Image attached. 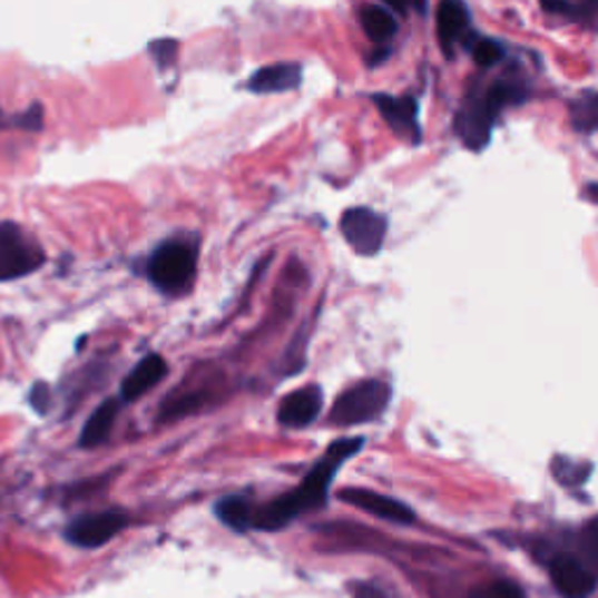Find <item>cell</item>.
Listing matches in <instances>:
<instances>
[{
	"label": "cell",
	"instance_id": "obj_14",
	"mask_svg": "<svg viewBox=\"0 0 598 598\" xmlns=\"http://www.w3.org/2000/svg\"><path fill=\"white\" fill-rule=\"evenodd\" d=\"M166 370H169V367H166V361L161 355H157V353L146 355L127 374V379L122 381V391H119V395H122L125 402H134V400L143 398L166 376Z\"/></svg>",
	"mask_w": 598,
	"mask_h": 598
},
{
	"label": "cell",
	"instance_id": "obj_24",
	"mask_svg": "<svg viewBox=\"0 0 598 598\" xmlns=\"http://www.w3.org/2000/svg\"><path fill=\"white\" fill-rule=\"evenodd\" d=\"M353 598H393L391 594H386L384 589H379L374 585H361L355 589V596Z\"/></svg>",
	"mask_w": 598,
	"mask_h": 598
},
{
	"label": "cell",
	"instance_id": "obj_25",
	"mask_svg": "<svg viewBox=\"0 0 598 598\" xmlns=\"http://www.w3.org/2000/svg\"><path fill=\"white\" fill-rule=\"evenodd\" d=\"M6 125H12V127H17V117H12V119H8L3 112H0V127H6Z\"/></svg>",
	"mask_w": 598,
	"mask_h": 598
},
{
	"label": "cell",
	"instance_id": "obj_20",
	"mask_svg": "<svg viewBox=\"0 0 598 598\" xmlns=\"http://www.w3.org/2000/svg\"><path fill=\"white\" fill-rule=\"evenodd\" d=\"M148 50H150V55L155 57L157 66H159L161 70H166V68H171V66H174V61H176V57H178V40H169V38L155 40V42H150Z\"/></svg>",
	"mask_w": 598,
	"mask_h": 598
},
{
	"label": "cell",
	"instance_id": "obj_4",
	"mask_svg": "<svg viewBox=\"0 0 598 598\" xmlns=\"http://www.w3.org/2000/svg\"><path fill=\"white\" fill-rule=\"evenodd\" d=\"M391 402V386L379 379H367L344 391L332 404L330 423L361 425L379 419Z\"/></svg>",
	"mask_w": 598,
	"mask_h": 598
},
{
	"label": "cell",
	"instance_id": "obj_16",
	"mask_svg": "<svg viewBox=\"0 0 598 598\" xmlns=\"http://www.w3.org/2000/svg\"><path fill=\"white\" fill-rule=\"evenodd\" d=\"M361 23H363L367 38L376 45L391 42L398 33V19L393 17V12L379 8V6H363Z\"/></svg>",
	"mask_w": 598,
	"mask_h": 598
},
{
	"label": "cell",
	"instance_id": "obj_11",
	"mask_svg": "<svg viewBox=\"0 0 598 598\" xmlns=\"http://www.w3.org/2000/svg\"><path fill=\"white\" fill-rule=\"evenodd\" d=\"M342 500L351 502L353 508L365 510L367 514H374L379 519H386L393 523H412L414 521V512L404 506V502L381 496L367 489H346L342 491Z\"/></svg>",
	"mask_w": 598,
	"mask_h": 598
},
{
	"label": "cell",
	"instance_id": "obj_13",
	"mask_svg": "<svg viewBox=\"0 0 598 598\" xmlns=\"http://www.w3.org/2000/svg\"><path fill=\"white\" fill-rule=\"evenodd\" d=\"M300 85H302V63L288 61L255 70L251 80L246 82V89L253 94H283L297 89Z\"/></svg>",
	"mask_w": 598,
	"mask_h": 598
},
{
	"label": "cell",
	"instance_id": "obj_9",
	"mask_svg": "<svg viewBox=\"0 0 598 598\" xmlns=\"http://www.w3.org/2000/svg\"><path fill=\"white\" fill-rule=\"evenodd\" d=\"M372 104L386 119V125L406 143L419 146L423 138V129L419 122V104L414 97H393V94H374Z\"/></svg>",
	"mask_w": 598,
	"mask_h": 598
},
{
	"label": "cell",
	"instance_id": "obj_18",
	"mask_svg": "<svg viewBox=\"0 0 598 598\" xmlns=\"http://www.w3.org/2000/svg\"><path fill=\"white\" fill-rule=\"evenodd\" d=\"M570 119L572 129L580 134H594L598 127V97L596 91L589 89L580 94V99L570 104Z\"/></svg>",
	"mask_w": 598,
	"mask_h": 598
},
{
	"label": "cell",
	"instance_id": "obj_7",
	"mask_svg": "<svg viewBox=\"0 0 598 598\" xmlns=\"http://www.w3.org/2000/svg\"><path fill=\"white\" fill-rule=\"evenodd\" d=\"M127 523H129V517L119 510L85 514L68 526L66 540L82 549H97L110 542L117 533H122L127 529Z\"/></svg>",
	"mask_w": 598,
	"mask_h": 598
},
{
	"label": "cell",
	"instance_id": "obj_15",
	"mask_svg": "<svg viewBox=\"0 0 598 598\" xmlns=\"http://www.w3.org/2000/svg\"><path fill=\"white\" fill-rule=\"evenodd\" d=\"M117 410H119L117 400H106L104 404L97 406V412L87 419L82 433H80L82 449H94L110 438L115 419H117Z\"/></svg>",
	"mask_w": 598,
	"mask_h": 598
},
{
	"label": "cell",
	"instance_id": "obj_17",
	"mask_svg": "<svg viewBox=\"0 0 598 598\" xmlns=\"http://www.w3.org/2000/svg\"><path fill=\"white\" fill-rule=\"evenodd\" d=\"M215 514H218V519L234 531L253 529L255 510L244 496H229V498L218 500V506H215Z\"/></svg>",
	"mask_w": 598,
	"mask_h": 598
},
{
	"label": "cell",
	"instance_id": "obj_6",
	"mask_svg": "<svg viewBox=\"0 0 598 598\" xmlns=\"http://www.w3.org/2000/svg\"><path fill=\"white\" fill-rule=\"evenodd\" d=\"M342 234L357 255H376L386 242L389 220L372 208H349L342 215Z\"/></svg>",
	"mask_w": 598,
	"mask_h": 598
},
{
	"label": "cell",
	"instance_id": "obj_2",
	"mask_svg": "<svg viewBox=\"0 0 598 598\" xmlns=\"http://www.w3.org/2000/svg\"><path fill=\"white\" fill-rule=\"evenodd\" d=\"M526 99H529V85L523 78L512 76L496 80L489 89H474L457 112L453 131L465 148L480 153L489 146L500 112L510 106H521Z\"/></svg>",
	"mask_w": 598,
	"mask_h": 598
},
{
	"label": "cell",
	"instance_id": "obj_19",
	"mask_svg": "<svg viewBox=\"0 0 598 598\" xmlns=\"http://www.w3.org/2000/svg\"><path fill=\"white\" fill-rule=\"evenodd\" d=\"M468 50L472 52L474 63L482 66V68H491L506 59V47H502V42L491 40V38H474Z\"/></svg>",
	"mask_w": 598,
	"mask_h": 598
},
{
	"label": "cell",
	"instance_id": "obj_8",
	"mask_svg": "<svg viewBox=\"0 0 598 598\" xmlns=\"http://www.w3.org/2000/svg\"><path fill=\"white\" fill-rule=\"evenodd\" d=\"M438 38L444 57L453 59L459 47L463 45L465 50L477 38L472 33V21H470V8L465 6V0H440L438 6Z\"/></svg>",
	"mask_w": 598,
	"mask_h": 598
},
{
	"label": "cell",
	"instance_id": "obj_1",
	"mask_svg": "<svg viewBox=\"0 0 598 598\" xmlns=\"http://www.w3.org/2000/svg\"><path fill=\"white\" fill-rule=\"evenodd\" d=\"M363 442H365L363 438H346V440L332 442L325 451V457L304 477L300 489L272 500L265 510L253 517V529L276 531V529H283V526H288L295 517L323 508L334 474L340 472V465L344 461H349L357 451H361Z\"/></svg>",
	"mask_w": 598,
	"mask_h": 598
},
{
	"label": "cell",
	"instance_id": "obj_10",
	"mask_svg": "<svg viewBox=\"0 0 598 598\" xmlns=\"http://www.w3.org/2000/svg\"><path fill=\"white\" fill-rule=\"evenodd\" d=\"M549 578L566 598H589L596 591L594 570L572 555H557L549 561Z\"/></svg>",
	"mask_w": 598,
	"mask_h": 598
},
{
	"label": "cell",
	"instance_id": "obj_23",
	"mask_svg": "<svg viewBox=\"0 0 598 598\" xmlns=\"http://www.w3.org/2000/svg\"><path fill=\"white\" fill-rule=\"evenodd\" d=\"M491 598H526L523 591L514 585V582H508V580H500L491 587Z\"/></svg>",
	"mask_w": 598,
	"mask_h": 598
},
{
	"label": "cell",
	"instance_id": "obj_12",
	"mask_svg": "<svg viewBox=\"0 0 598 598\" xmlns=\"http://www.w3.org/2000/svg\"><path fill=\"white\" fill-rule=\"evenodd\" d=\"M321 406H323V391L318 386L293 391L278 404V421L285 428H304L316 421Z\"/></svg>",
	"mask_w": 598,
	"mask_h": 598
},
{
	"label": "cell",
	"instance_id": "obj_21",
	"mask_svg": "<svg viewBox=\"0 0 598 598\" xmlns=\"http://www.w3.org/2000/svg\"><path fill=\"white\" fill-rule=\"evenodd\" d=\"M50 400H52V395H50V389H47V384H42V381H38V384L31 389V393H29V402H31V406H33V410L38 412V414H45L47 410H50Z\"/></svg>",
	"mask_w": 598,
	"mask_h": 598
},
{
	"label": "cell",
	"instance_id": "obj_5",
	"mask_svg": "<svg viewBox=\"0 0 598 598\" xmlns=\"http://www.w3.org/2000/svg\"><path fill=\"white\" fill-rule=\"evenodd\" d=\"M45 265V251L14 223H0V283L31 276Z\"/></svg>",
	"mask_w": 598,
	"mask_h": 598
},
{
	"label": "cell",
	"instance_id": "obj_3",
	"mask_svg": "<svg viewBox=\"0 0 598 598\" xmlns=\"http://www.w3.org/2000/svg\"><path fill=\"white\" fill-rule=\"evenodd\" d=\"M199 248L189 238H171L155 248L148 259V278L164 295H183L197 276Z\"/></svg>",
	"mask_w": 598,
	"mask_h": 598
},
{
	"label": "cell",
	"instance_id": "obj_22",
	"mask_svg": "<svg viewBox=\"0 0 598 598\" xmlns=\"http://www.w3.org/2000/svg\"><path fill=\"white\" fill-rule=\"evenodd\" d=\"M384 3H386L391 10L400 12V14L410 12V10H414V12H419V14H425V12H428V0H384Z\"/></svg>",
	"mask_w": 598,
	"mask_h": 598
}]
</instances>
